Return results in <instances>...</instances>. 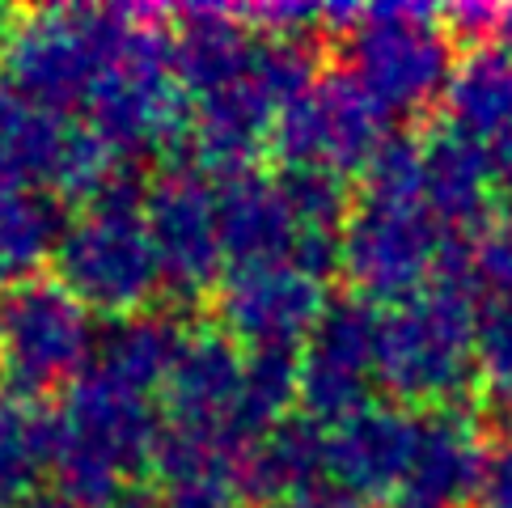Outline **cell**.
<instances>
[{"mask_svg":"<svg viewBox=\"0 0 512 508\" xmlns=\"http://www.w3.org/2000/svg\"><path fill=\"white\" fill-rule=\"evenodd\" d=\"M56 453V411L22 394H0V508H13L39 479L51 475Z\"/></svg>","mask_w":512,"mask_h":508,"instance_id":"obj_23","label":"cell"},{"mask_svg":"<svg viewBox=\"0 0 512 508\" xmlns=\"http://www.w3.org/2000/svg\"><path fill=\"white\" fill-rule=\"evenodd\" d=\"M5 22H9V13H0V34H5Z\"/></svg>","mask_w":512,"mask_h":508,"instance_id":"obj_37","label":"cell"},{"mask_svg":"<svg viewBox=\"0 0 512 508\" xmlns=\"http://www.w3.org/2000/svg\"><path fill=\"white\" fill-rule=\"evenodd\" d=\"M474 381V297L462 276H436L419 297L381 310L377 386L398 407H466Z\"/></svg>","mask_w":512,"mask_h":508,"instance_id":"obj_3","label":"cell"},{"mask_svg":"<svg viewBox=\"0 0 512 508\" xmlns=\"http://www.w3.org/2000/svg\"><path fill=\"white\" fill-rule=\"evenodd\" d=\"M491 39H496V47H504L512 56V5L496 9V30H491Z\"/></svg>","mask_w":512,"mask_h":508,"instance_id":"obj_33","label":"cell"},{"mask_svg":"<svg viewBox=\"0 0 512 508\" xmlns=\"http://www.w3.org/2000/svg\"><path fill=\"white\" fill-rule=\"evenodd\" d=\"M233 483L250 504H318L339 496L326 470V428L309 415H288L254 437L233 466Z\"/></svg>","mask_w":512,"mask_h":508,"instance_id":"obj_16","label":"cell"},{"mask_svg":"<svg viewBox=\"0 0 512 508\" xmlns=\"http://www.w3.org/2000/svg\"><path fill=\"white\" fill-rule=\"evenodd\" d=\"M212 199H216V229H221V250L229 271L284 263L292 254L297 225L288 216L276 174H267L259 166L216 174Z\"/></svg>","mask_w":512,"mask_h":508,"instance_id":"obj_17","label":"cell"},{"mask_svg":"<svg viewBox=\"0 0 512 508\" xmlns=\"http://www.w3.org/2000/svg\"><path fill=\"white\" fill-rule=\"evenodd\" d=\"M242 377H246V352L237 348L221 326H191L166 386H161L166 420L204 428V432H225V437H233L246 449V441L237 437Z\"/></svg>","mask_w":512,"mask_h":508,"instance_id":"obj_15","label":"cell"},{"mask_svg":"<svg viewBox=\"0 0 512 508\" xmlns=\"http://www.w3.org/2000/svg\"><path fill=\"white\" fill-rule=\"evenodd\" d=\"M474 352L479 377L500 398L512 394V305H474Z\"/></svg>","mask_w":512,"mask_h":508,"instance_id":"obj_27","label":"cell"},{"mask_svg":"<svg viewBox=\"0 0 512 508\" xmlns=\"http://www.w3.org/2000/svg\"><path fill=\"white\" fill-rule=\"evenodd\" d=\"M500 432H504V445H512V394L504 398V407H500Z\"/></svg>","mask_w":512,"mask_h":508,"instance_id":"obj_34","label":"cell"},{"mask_svg":"<svg viewBox=\"0 0 512 508\" xmlns=\"http://www.w3.org/2000/svg\"><path fill=\"white\" fill-rule=\"evenodd\" d=\"M419 441V411L398 403H369L326 428V470L343 500L373 504L398 492Z\"/></svg>","mask_w":512,"mask_h":508,"instance_id":"obj_13","label":"cell"},{"mask_svg":"<svg viewBox=\"0 0 512 508\" xmlns=\"http://www.w3.org/2000/svg\"><path fill=\"white\" fill-rule=\"evenodd\" d=\"M487 153H491V170H496V187L512 191V132H504L500 140H491Z\"/></svg>","mask_w":512,"mask_h":508,"instance_id":"obj_31","label":"cell"},{"mask_svg":"<svg viewBox=\"0 0 512 508\" xmlns=\"http://www.w3.org/2000/svg\"><path fill=\"white\" fill-rule=\"evenodd\" d=\"M496 191L487 144L457 136L445 123L424 140V208L453 242H474L491 225Z\"/></svg>","mask_w":512,"mask_h":508,"instance_id":"obj_18","label":"cell"},{"mask_svg":"<svg viewBox=\"0 0 512 508\" xmlns=\"http://www.w3.org/2000/svg\"><path fill=\"white\" fill-rule=\"evenodd\" d=\"M470 508H512V445L500 441L496 449H487Z\"/></svg>","mask_w":512,"mask_h":508,"instance_id":"obj_29","label":"cell"},{"mask_svg":"<svg viewBox=\"0 0 512 508\" xmlns=\"http://www.w3.org/2000/svg\"><path fill=\"white\" fill-rule=\"evenodd\" d=\"M119 157L85 119L51 115L0 85V183L43 187L64 204H89Z\"/></svg>","mask_w":512,"mask_h":508,"instance_id":"obj_8","label":"cell"},{"mask_svg":"<svg viewBox=\"0 0 512 508\" xmlns=\"http://www.w3.org/2000/svg\"><path fill=\"white\" fill-rule=\"evenodd\" d=\"M339 60L390 119H411L441 102L457 43L432 5H356L352 26L339 34Z\"/></svg>","mask_w":512,"mask_h":508,"instance_id":"obj_4","label":"cell"},{"mask_svg":"<svg viewBox=\"0 0 512 508\" xmlns=\"http://www.w3.org/2000/svg\"><path fill=\"white\" fill-rule=\"evenodd\" d=\"M381 310L347 293L326 301L314 335L301 343V415L335 428L373 403Z\"/></svg>","mask_w":512,"mask_h":508,"instance_id":"obj_11","label":"cell"},{"mask_svg":"<svg viewBox=\"0 0 512 508\" xmlns=\"http://www.w3.org/2000/svg\"><path fill=\"white\" fill-rule=\"evenodd\" d=\"M144 225H149V242L157 254L161 293L191 305L221 288L229 267L208 174L191 166H166L144 199Z\"/></svg>","mask_w":512,"mask_h":508,"instance_id":"obj_10","label":"cell"},{"mask_svg":"<svg viewBox=\"0 0 512 508\" xmlns=\"http://www.w3.org/2000/svg\"><path fill=\"white\" fill-rule=\"evenodd\" d=\"M166 415L153 394L127 390L119 381L85 369L56 407V492L77 508H106L123 483L153 466V449Z\"/></svg>","mask_w":512,"mask_h":508,"instance_id":"obj_2","label":"cell"},{"mask_svg":"<svg viewBox=\"0 0 512 508\" xmlns=\"http://www.w3.org/2000/svg\"><path fill=\"white\" fill-rule=\"evenodd\" d=\"M301 407V352L292 348H259L246 352L242 403H237V437L246 445L263 437Z\"/></svg>","mask_w":512,"mask_h":508,"instance_id":"obj_24","label":"cell"},{"mask_svg":"<svg viewBox=\"0 0 512 508\" xmlns=\"http://www.w3.org/2000/svg\"><path fill=\"white\" fill-rule=\"evenodd\" d=\"M106 508H157V492L149 483L132 479V483H123L111 500H106Z\"/></svg>","mask_w":512,"mask_h":508,"instance_id":"obj_30","label":"cell"},{"mask_svg":"<svg viewBox=\"0 0 512 508\" xmlns=\"http://www.w3.org/2000/svg\"><path fill=\"white\" fill-rule=\"evenodd\" d=\"M51 271L89 314H102L111 322L153 310V301L161 297V271L149 225H144V208L132 204L89 199L68 221Z\"/></svg>","mask_w":512,"mask_h":508,"instance_id":"obj_5","label":"cell"},{"mask_svg":"<svg viewBox=\"0 0 512 508\" xmlns=\"http://www.w3.org/2000/svg\"><path fill=\"white\" fill-rule=\"evenodd\" d=\"M13 508H77V504H72L68 496H60L56 487H51V492H43V487H39V492H30L26 500H17Z\"/></svg>","mask_w":512,"mask_h":508,"instance_id":"obj_32","label":"cell"},{"mask_svg":"<svg viewBox=\"0 0 512 508\" xmlns=\"http://www.w3.org/2000/svg\"><path fill=\"white\" fill-rule=\"evenodd\" d=\"M187 335H191V326L182 322V314L157 310V305L153 310L115 318V322H106V331H98L89 369L119 381L127 390L161 394Z\"/></svg>","mask_w":512,"mask_h":508,"instance_id":"obj_20","label":"cell"},{"mask_svg":"<svg viewBox=\"0 0 512 508\" xmlns=\"http://www.w3.org/2000/svg\"><path fill=\"white\" fill-rule=\"evenodd\" d=\"M386 136L390 115L339 68L322 72L297 102L284 106L271 132V153L280 166H318L352 178L364 174Z\"/></svg>","mask_w":512,"mask_h":508,"instance_id":"obj_9","label":"cell"},{"mask_svg":"<svg viewBox=\"0 0 512 508\" xmlns=\"http://www.w3.org/2000/svg\"><path fill=\"white\" fill-rule=\"evenodd\" d=\"M326 284L314 280L297 263H263L229 271L216 288V326L242 352L259 348H292L314 335V326L326 310Z\"/></svg>","mask_w":512,"mask_h":508,"instance_id":"obj_12","label":"cell"},{"mask_svg":"<svg viewBox=\"0 0 512 508\" xmlns=\"http://www.w3.org/2000/svg\"><path fill=\"white\" fill-rule=\"evenodd\" d=\"M326 508H373V504H356V500H343V496H335V500L326 504Z\"/></svg>","mask_w":512,"mask_h":508,"instance_id":"obj_35","label":"cell"},{"mask_svg":"<svg viewBox=\"0 0 512 508\" xmlns=\"http://www.w3.org/2000/svg\"><path fill=\"white\" fill-rule=\"evenodd\" d=\"M149 9L47 5L9 13L0 34V85L51 115L85 111L94 85L132 47Z\"/></svg>","mask_w":512,"mask_h":508,"instance_id":"obj_1","label":"cell"},{"mask_svg":"<svg viewBox=\"0 0 512 508\" xmlns=\"http://www.w3.org/2000/svg\"><path fill=\"white\" fill-rule=\"evenodd\" d=\"M276 183H280V195H284L297 233L343 238V225H347V216H352L347 178H339L331 170H318V166H280Z\"/></svg>","mask_w":512,"mask_h":508,"instance_id":"obj_25","label":"cell"},{"mask_svg":"<svg viewBox=\"0 0 512 508\" xmlns=\"http://www.w3.org/2000/svg\"><path fill=\"white\" fill-rule=\"evenodd\" d=\"M157 508H254V504L229 475H212V479H191V483L166 487V492L157 496Z\"/></svg>","mask_w":512,"mask_h":508,"instance_id":"obj_28","label":"cell"},{"mask_svg":"<svg viewBox=\"0 0 512 508\" xmlns=\"http://www.w3.org/2000/svg\"><path fill=\"white\" fill-rule=\"evenodd\" d=\"M487 445L470 407L419 411V441L390 508H470Z\"/></svg>","mask_w":512,"mask_h":508,"instance_id":"obj_14","label":"cell"},{"mask_svg":"<svg viewBox=\"0 0 512 508\" xmlns=\"http://www.w3.org/2000/svg\"><path fill=\"white\" fill-rule=\"evenodd\" d=\"M94 314L60 280L0 288V377L9 394L39 403L68 390L94 360Z\"/></svg>","mask_w":512,"mask_h":508,"instance_id":"obj_6","label":"cell"},{"mask_svg":"<svg viewBox=\"0 0 512 508\" xmlns=\"http://www.w3.org/2000/svg\"><path fill=\"white\" fill-rule=\"evenodd\" d=\"M445 127L474 144L512 132V56L496 43H479L457 56L441 94Z\"/></svg>","mask_w":512,"mask_h":508,"instance_id":"obj_21","label":"cell"},{"mask_svg":"<svg viewBox=\"0 0 512 508\" xmlns=\"http://www.w3.org/2000/svg\"><path fill=\"white\" fill-rule=\"evenodd\" d=\"M466 288L474 305H512V221H491L466 246Z\"/></svg>","mask_w":512,"mask_h":508,"instance_id":"obj_26","label":"cell"},{"mask_svg":"<svg viewBox=\"0 0 512 508\" xmlns=\"http://www.w3.org/2000/svg\"><path fill=\"white\" fill-rule=\"evenodd\" d=\"M449 233L432 221L424 199L360 195L343 225V276L369 305H402L436 284Z\"/></svg>","mask_w":512,"mask_h":508,"instance_id":"obj_7","label":"cell"},{"mask_svg":"<svg viewBox=\"0 0 512 508\" xmlns=\"http://www.w3.org/2000/svg\"><path fill=\"white\" fill-rule=\"evenodd\" d=\"M68 204L43 187L0 183V288L39 280L68 233Z\"/></svg>","mask_w":512,"mask_h":508,"instance_id":"obj_22","label":"cell"},{"mask_svg":"<svg viewBox=\"0 0 512 508\" xmlns=\"http://www.w3.org/2000/svg\"><path fill=\"white\" fill-rule=\"evenodd\" d=\"M331 500H335V496H331ZM331 500H318V504H271V508H326Z\"/></svg>","mask_w":512,"mask_h":508,"instance_id":"obj_36","label":"cell"},{"mask_svg":"<svg viewBox=\"0 0 512 508\" xmlns=\"http://www.w3.org/2000/svg\"><path fill=\"white\" fill-rule=\"evenodd\" d=\"M254 34L237 9L225 5H187L170 13V60L182 94L191 102L212 98L237 85L250 72Z\"/></svg>","mask_w":512,"mask_h":508,"instance_id":"obj_19","label":"cell"}]
</instances>
